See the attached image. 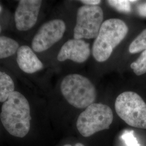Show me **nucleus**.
Segmentation results:
<instances>
[{"label":"nucleus","instance_id":"6e6552de","mask_svg":"<svg viewBox=\"0 0 146 146\" xmlns=\"http://www.w3.org/2000/svg\"><path fill=\"white\" fill-rule=\"evenodd\" d=\"M42 1L21 0L15 13V22L17 29L27 31L36 24L39 14Z\"/></svg>","mask_w":146,"mask_h":146},{"label":"nucleus","instance_id":"a211bd4d","mask_svg":"<svg viewBox=\"0 0 146 146\" xmlns=\"http://www.w3.org/2000/svg\"><path fill=\"white\" fill-rule=\"evenodd\" d=\"M80 2L87 5H97L101 2L100 0H83Z\"/></svg>","mask_w":146,"mask_h":146},{"label":"nucleus","instance_id":"9b49d317","mask_svg":"<svg viewBox=\"0 0 146 146\" xmlns=\"http://www.w3.org/2000/svg\"><path fill=\"white\" fill-rule=\"evenodd\" d=\"M15 84L11 76L0 71V102H5L15 92Z\"/></svg>","mask_w":146,"mask_h":146},{"label":"nucleus","instance_id":"423d86ee","mask_svg":"<svg viewBox=\"0 0 146 146\" xmlns=\"http://www.w3.org/2000/svg\"><path fill=\"white\" fill-rule=\"evenodd\" d=\"M104 20V12L98 5H84L79 8L74 29L75 39L96 38Z\"/></svg>","mask_w":146,"mask_h":146},{"label":"nucleus","instance_id":"412c9836","mask_svg":"<svg viewBox=\"0 0 146 146\" xmlns=\"http://www.w3.org/2000/svg\"><path fill=\"white\" fill-rule=\"evenodd\" d=\"M1 10H2V7L0 6V11H1Z\"/></svg>","mask_w":146,"mask_h":146},{"label":"nucleus","instance_id":"20e7f679","mask_svg":"<svg viewBox=\"0 0 146 146\" xmlns=\"http://www.w3.org/2000/svg\"><path fill=\"white\" fill-rule=\"evenodd\" d=\"M113 120V111L109 106L94 103L78 116L76 127L82 135L89 137L98 131L109 129Z\"/></svg>","mask_w":146,"mask_h":146},{"label":"nucleus","instance_id":"f3484780","mask_svg":"<svg viewBox=\"0 0 146 146\" xmlns=\"http://www.w3.org/2000/svg\"><path fill=\"white\" fill-rule=\"evenodd\" d=\"M137 10L140 15L142 17H146V3L139 5Z\"/></svg>","mask_w":146,"mask_h":146},{"label":"nucleus","instance_id":"f8f14e48","mask_svg":"<svg viewBox=\"0 0 146 146\" xmlns=\"http://www.w3.org/2000/svg\"><path fill=\"white\" fill-rule=\"evenodd\" d=\"M19 47L18 42L15 40L8 37L0 36V59L13 55Z\"/></svg>","mask_w":146,"mask_h":146},{"label":"nucleus","instance_id":"4468645a","mask_svg":"<svg viewBox=\"0 0 146 146\" xmlns=\"http://www.w3.org/2000/svg\"><path fill=\"white\" fill-rule=\"evenodd\" d=\"M131 67L137 75L146 73V49L142 52L138 59L131 64Z\"/></svg>","mask_w":146,"mask_h":146},{"label":"nucleus","instance_id":"2eb2a0df","mask_svg":"<svg viewBox=\"0 0 146 146\" xmlns=\"http://www.w3.org/2000/svg\"><path fill=\"white\" fill-rule=\"evenodd\" d=\"M107 2L110 6L120 12L125 13H129L131 12V1L110 0Z\"/></svg>","mask_w":146,"mask_h":146},{"label":"nucleus","instance_id":"ddd939ff","mask_svg":"<svg viewBox=\"0 0 146 146\" xmlns=\"http://www.w3.org/2000/svg\"><path fill=\"white\" fill-rule=\"evenodd\" d=\"M146 49V29L141 32L129 47L131 54H135Z\"/></svg>","mask_w":146,"mask_h":146},{"label":"nucleus","instance_id":"f257e3e1","mask_svg":"<svg viewBox=\"0 0 146 146\" xmlns=\"http://www.w3.org/2000/svg\"><path fill=\"white\" fill-rule=\"evenodd\" d=\"M0 119L11 135L23 137L31 128V108L26 98L15 91L2 104Z\"/></svg>","mask_w":146,"mask_h":146},{"label":"nucleus","instance_id":"dca6fc26","mask_svg":"<svg viewBox=\"0 0 146 146\" xmlns=\"http://www.w3.org/2000/svg\"><path fill=\"white\" fill-rule=\"evenodd\" d=\"M121 138L127 146H140L132 130H126L123 132Z\"/></svg>","mask_w":146,"mask_h":146},{"label":"nucleus","instance_id":"1a4fd4ad","mask_svg":"<svg viewBox=\"0 0 146 146\" xmlns=\"http://www.w3.org/2000/svg\"><path fill=\"white\" fill-rule=\"evenodd\" d=\"M90 55L88 43L82 39H71L66 42L58 54V61L60 62L70 60L76 63L85 62Z\"/></svg>","mask_w":146,"mask_h":146},{"label":"nucleus","instance_id":"6ab92c4d","mask_svg":"<svg viewBox=\"0 0 146 146\" xmlns=\"http://www.w3.org/2000/svg\"><path fill=\"white\" fill-rule=\"evenodd\" d=\"M64 146H72V145H64ZM75 146H84L83 144H82V143H76V145H75Z\"/></svg>","mask_w":146,"mask_h":146},{"label":"nucleus","instance_id":"9d476101","mask_svg":"<svg viewBox=\"0 0 146 146\" xmlns=\"http://www.w3.org/2000/svg\"><path fill=\"white\" fill-rule=\"evenodd\" d=\"M16 61L21 70L27 74H33L41 70L43 64L31 48L22 46L17 51Z\"/></svg>","mask_w":146,"mask_h":146},{"label":"nucleus","instance_id":"f03ea898","mask_svg":"<svg viewBox=\"0 0 146 146\" xmlns=\"http://www.w3.org/2000/svg\"><path fill=\"white\" fill-rule=\"evenodd\" d=\"M128 31L127 25L120 19H110L104 22L92 47L94 58L99 62L107 60Z\"/></svg>","mask_w":146,"mask_h":146},{"label":"nucleus","instance_id":"aec40b11","mask_svg":"<svg viewBox=\"0 0 146 146\" xmlns=\"http://www.w3.org/2000/svg\"><path fill=\"white\" fill-rule=\"evenodd\" d=\"M1 31H2V28H1V25H0V33H1Z\"/></svg>","mask_w":146,"mask_h":146},{"label":"nucleus","instance_id":"7ed1b4c3","mask_svg":"<svg viewBox=\"0 0 146 146\" xmlns=\"http://www.w3.org/2000/svg\"><path fill=\"white\" fill-rule=\"evenodd\" d=\"M61 91L68 103L82 109L94 104L96 98V89L88 78L80 74H70L63 79Z\"/></svg>","mask_w":146,"mask_h":146},{"label":"nucleus","instance_id":"0eeeda50","mask_svg":"<svg viewBox=\"0 0 146 146\" xmlns=\"http://www.w3.org/2000/svg\"><path fill=\"white\" fill-rule=\"evenodd\" d=\"M66 29L64 21L55 19L42 25L34 37L31 47L35 52L47 50L62 38Z\"/></svg>","mask_w":146,"mask_h":146},{"label":"nucleus","instance_id":"39448f33","mask_svg":"<svg viewBox=\"0 0 146 146\" xmlns=\"http://www.w3.org/2000/svg\"><path fill=\"white\" fill-rule=\"evenodd\" d=\"M117 115L131 127L146 129V104L141 96L133 92L120 94L115 103Z\"/></svg>","mask_w":146,"mask_h":146}]
</instances>
